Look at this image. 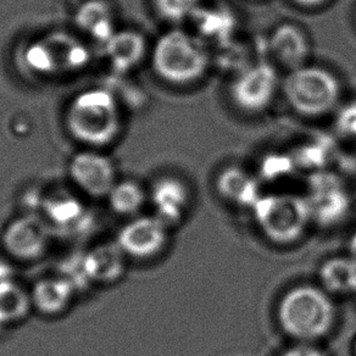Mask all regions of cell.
Instances as JSON below:
<instances>
[{"instance_id": "obj_1", "label": "cell", "mask_w": 356, "mask_h": 356, "mask_svg": "<svg viewBox=\"0 0 356 356\" xmlns=\"http://www.w3.org/2000/svg\"><path fill=\"white\" fill-rule=\"evenodd\" d=\"M336 315L334 302L328 293L307 284L289 289L277 307L282 331L302 343L327 336L334 326Z\"/></svg>"}, {"instance_id": "obj_2", "label": "cell", "mask_w": 356, "mask_h": 356, "mask_svg": "<svg viewBox=\"0 0 356 356\" xmlns=\"http://www.w3.org/2000/svg\"><path fill=\"white\" fill-rule=\"evenodd\" d=\"M70 134L81 143L105 147L114 142L121 129L119 103L106 88L84 90L74 97L66 113Z\"/></svg>"}, {"instance_id": "obj_3", "label": "cell", "mask_w": 356, "mask_h": 356, "mask_svg": "<svg viewBox=\"0 0 356 356\" xmlns=\"http://www.w3.org/2000/svg\"><path fill=\"white\" fill-rule=\"evenodd\" d=\"M153 69L160 79L172 84H189L202 79L209 67L203 43L181 30L163 33L154 45Z\"/></svg>"}, {"instance_id": "obj_4", "label": "cell", "mask_w": 356, "mask_h": 356, "mask_svg": "<svg viewBox=\"0 0 356 356\" xmlns=\"http://www.w3.org/2000/svg\"><path fill=\"white\" fill-rule=\"evenodd\" d=\"M252 210L262 234L280 245L298 242L312 221L307 198L296 194L261 195Z\"/></svg>"}, {"instance_id": "obj_5", "label": "cell", "mask_w": 356, "mask_h": 356, "mask_svg": "<svg viewBox=\"0 0 356 356\" xmlns=\"http://www.w3.org/2000/svg\"><path fill=\"white\" fill-rule=\"evenodd\" d=\"M283 95L298 114L317 118L336 108L341 83L334 74L318 66L292 70L282 83Z\"/></svg>"}, {"instance_id": "obj_6", "label": "cell", "mask_w": 356, "mask_h": 356, "mask_svg": "<svg viewBox=\"0 0 356 356\" xmlns=\"http://www.w3.org/2000/svg\"><path fill=\"white\" fill-rule=\"evenodd\" d=\"M312 221L323 227L341 223L350 209V198L339 178L330 172H316L309 182L305 197Z\"/></svg>"}, {"instance_id": "obj_7", "label": "cell", "mask_w": 356, "mask_h": 356, "mask_svg": "<svg viewBox=\"0 0 356 356\" xmlns=\"http://www.w3.org/2000/svg\"><path fill=\"white\" fill-rule=\"evenodd\" d=\"M278 89V74L273 65L259 61L239 71L231 87L237 106L248 113H260L271 104Z\"/></svg>"}, {"instance_id": "obj_8", "label": "cell", "mask_w": 356, "mask_h": 356, "mask_svg": "<svg viewBox=\"0 0 356 356\" xmlns=\"http://www.w3.org/2000/svg\"><path fill=\"white\" fill-rule=\"evenodd\" d=\"M168 226L158 216H136L120 229L116 243L124 255L134 260L158 257L166 247Z\"/></svg>"}, {"instance_id": "obj_9", "label": "cell", "mask_w": 356, "mask_h": 356, "mask_svg": "<svg viewBox=\"0 0 356 356\" xmlns=\"http://www.w3.org/2000/svg\"><path fill=\"white\" fill-rule=\"evenodd\" d=\"M50 242L48 223L35 215H25L6 225L1 237L3 248L11 257L24 262L35 261L44 255Z\"/></svg>"}, {"instance_id": "obj_10", "label": "cell", "mask_w": 356, "mask_h": 356, "mask_svg": "<svg viewBox=\"0 0 356 356\" xmlns=\"http://www.w3.org/2000/svg\"><path fill=\"white\" fill-rule=\"evenodd\" d=\"M70 176L84 194L92 198H106L116 184L113 161L95 152L74 155L70 163Z\"/></svg>"}, {"instance_id": "obj_11", "label": "cell", "mask_w": 356, "mask_h": 356, "mask_svg": "<svg viewBox=\"0 0 356 356\" xmlns=\"http://www.w3.org/2000/svg\"><path fill=\"white\" fill-rule=\"evenodd\" d=\"M150 199L155 210L154 215L170 226L179 222L187 213L188 188L178 178H160L154 184Z\"/></svg>"}, {"instance_id": "obj_12", "label": "cell", "mask_w": 356, "mask_h": 356, "mask_svg": "<svg viewBox=\"0 0 356 356\" xmlns=\"http://www.w3.org/2000/svg\"><path fill=\"white\" fill-rule=\"evenodd\" d=\"M268 49L280 64L292 71L307 65L310 45L300 27L283 24L276 27L270 35Z\"/></svg>"}, {"instance_id": "obj_13", "label": "cell", "mask_w": 356, "mask_h": 356, "mask_svg": "<svg viewBox=\"0 0 356 356\" xmlns=\"http://www.w3.org/2000/svg\"><path fill=\"white\" fill-rule=\"evenodd\" d=\"M126 255L118 243H104L84 252V262L92 284H111L124 277Z\"/></svg>"}, {"instance_id": "obj_14", "label": "cell", "mask_w": 356, "mask_h": 356, "mask_svg": "<svg viewBox=\"0 0 356 356\" xmlns=\"http://www.w3.org/2000/svg\"><path fill=\"white\" fill-rule=\"evenodd\" d=\"M74 288L60 275L45 277L35 282L32 288V307L45 316L64 314L74 302Z\"/></svg>"}, {"instance_id": "obj_15", "label": "cell", "mask_w": 356, "mask_h": 356, "mask_svg": "<svg viewBox=\"0 0 356 356\" xmlns=\"http://www.w3.org/2000/svg\"><path fill=\"white\" fill-rule=\"evenodd\" d=\"M216 188L223 199L242 208L252 209L262 195L257 179L237 166L225 168L220 172Z\"/></svg>"}, {"instance_id": "obj_16", "label": "cell", "mask_w": 356, "mask_h": 356, "mask_svg": "<svg viewBox=\"0 0 356 356\" xmlns=\"http://www.w3.org/2000/svg\"><path fill=\"white\" fill-rule=\"evenodd\" d=\"M105 50L115 72L124 74L140 64L147 43L143 35L136 31H120L105 43Z\"/></svg>"}, {"instance_id": "obj_17", "label": "cell", "mask_w": 356, "mask_h": 356, "mask_svg": "<svg viewBox=\"0 0 356 356\" xmlns=\"http://www.w3.org/2000/svg\"><path fill=\"white\" fill-rule=\"evenodd\" d=\"M54 59L56 74L74 72L84 69L90 61V51L81 40L65 32H54L45 35Z\"/></svg>"}, {"instance_id": "obj_18", "label": "cell", "mask_w": 356, "mask_h": 356, "mask_svg": "<svg viewBox=\"0 0 356 356\" xmlns=\"http://www.w3.org/2000/svg\"><path fill=\"white\" fill-rule=\"evenodd\" d=\"M74 22L79 30L103 43H106L116 32L111 8L104 0H87L76 11Z\"/></svg>"}, {"instance_id": "obj_19", "label": "cell", "mask_w": 356, "mask_h": 356, "mask_svg": "<svg viewBox=\"0 0 356 356\" xmlns=\"http://www.w3.org/2000/svg\"><path fill=\"white\" fill-rule=\"evenodd\" d=\"M31 294L15 280L0 284V328L15 325L25 318L32 309Z\"/></svg>"}, {"instance_id": "obj_20", "label": "cell", "mask_w": 356, "mask_h": 356, "mask_svg": "<svg viewBox=\"0 0 356 356\" xmlns=\"http://www.w3.org/2000/svg\"><path fill=\"white\" fill-rule=\"evenodd\" d=\"M356 277V261L350 257H333L320 268V280L327 292L353 293Z\"/></svg>"}, {"instance_id": "obj_21", "label": "cell", "mask_w": 356, "mask_h": 356, "mask_svg": "<svg viewBox=\"0 0 356 356\" xmlns=\"http://www.w3.org/2000/svg\"><path fill=\"white\" fill-rule=\"evenodd\" d=\"M113 213L124 218H136L143 209L147 195L140 184L134 181L116 182L106 197Z\"/></svg>"}, {"instance_id": "obj_22", "label": "cell", "mask_w": 356, "mask_h": 356, "mask_svg": "<svg viewBox=\"0 0 356 356\" xmlns=\"http://www.w3.org/2000/svg\"><path fill=\"white\" fill-rule=\"evenodd\" d=\"M202 37L225 43L231 38L236 22L232 14L225 9H202L193 15Z\"/></svg>"}, {"instance_id": "obj_23", "label": "cell", "mask_w": 356, "mask_h": 356, "mask_svg": "<svg viewBox=\"0 0 356 356\" xmlns=\"http://www.w3.org/2000/svg\"><path fill=\"white\" fill-rule=\"evenodd\" d=\"M45 216L56 227L72 228L84 220V208L77 199L61 195L43 203Z\"/></svg>"}, {"instance_id": "obj_24", "label": "cell", "mask_w": 356, "mask_h": 356, "mask_svg": "<svg viewBox=\"0 0 356 356\" xmlns=\"http://www.w3.org/2000/svg\"><path fill=\"white\" fill-rule=\"evenodd\" d=\"M24 63L35 74L50 76L56 74L54 59L44 38L35 40L26 47Z\"/></svg>"}, {"instance_id": "obj_25", "label": "cell", "mask_w": 356, "mask_h": 356, "mask_svg": "<svg viewBox=\"0 0 356 356\" xmlns=\"http://www.w3.org/2000/svg\"><path fill=\"white\" fill-rule=\"evenodd\" d=\"M160 17L170 22H181L193 17L200 8V0H154Z\"/></svg>"}, {"instance_id": "obj_26", "label": "cell", "mask_w": 356, "mask_h": 356, "mask_svg": "<svg viewBox=\"0 0 356 356\" xmlns=\"http://www.w3.org/2000/svg\"><path fill=\"white\" fill-rule=\"evenodd\" d=\"M294 160L284 155H270L261 163V176L267 181L284 177L292 172Z\"/></svg>"}, {"instance_id": "obj_27", "label": "cell", "mask_w": 356, "mask_h": 356, "mask_svg": "<svg viewBox=\"0 0 356 356\" xmlns=\"http://www.w3.org/2000/svg\"><path fill=\"white\" fill-rule=\"evenodd\" d=\"M336 129L346 138H356V100L341 106L336 116Z\"/></svg>"}, {"instance_id": "obj_28", "label": "cell", "mask_w": 356, "mask_h": 356, "mask_svg": "<svg viewBox=\"0 0 356 356\" xmlns=\"http://www.w3.org/2000/svg\"><path fill=\"white\" fill-rule=\"evenodd\" d=\"M280 356H326L318 348L302 343L299 346H293L291 349L282 353Z\"/></svg>"}, {"instance_id": "obj_29", "label": "cell", "mask_w": 356, "mask_h": 356, "mask_svg": "<svg viewBox=\"0 0 356 356\" xmlns=\"http://www.w3.org/2000/svg\"><path fill=\"white\" fill-rule=\"evenodd\" d=\"M14 280V273L9 264L0 260V284Z\"/></svg>"}, {"instance_id": "obj_30", "label": "cell", "mask_w": 356, "mask_h": 356, "mask_svg": "<svg viewBox=\"0 0 356 356\" xmlns=\"http://www.w3.org/2000/svg\"><path fill=\"white\" fill-rule=\"evenodd\" d=\"M298 6H304V8H317V6L325 4L327 0H293Z\"/></svg>"}, {"instance_id": "obj_31", "label": "cell", "mask_w": 356, "mask_h": 356, "mask_svg": "<svg viewBox=\"0 0 356 356\" xmlns=\"http://www.w3.org/2000/svg\"><path fill=\"white\" fill-rule=\"evenodd\" d=\"M349 257L354 259L356 261V231L353 236H351L350 241H349Z\"/></svg>"}, {"instance_id": "obj_32", "label": "cell", "mask_w": 356, "mask_h": 356, "mask_svg": "<svg viewBox=\"0 0 356 356\" xmlns=\"http://www.w3.org/2000/svg\"><path fill=\"white\" fill-rule=\"evenodd\" d=\"M353 294H355V296H356V277H355V283H354V289H353Z\"/></svg>"}, {"instance_id": "obj_33", "label": "cell", "mask_w": 356, "mask_h": 356, "mask_svg": "<svg viewBox=\"0 0 356 356\" xmlns=\"http://www.w3.org/2000/svg\"><path fill=\"white\" fill-rule=\"evenodd\" d=\"M354 356H356V341L355 344H354Z\"/></svg>"}]
</instances>
